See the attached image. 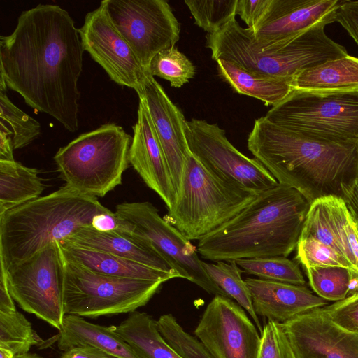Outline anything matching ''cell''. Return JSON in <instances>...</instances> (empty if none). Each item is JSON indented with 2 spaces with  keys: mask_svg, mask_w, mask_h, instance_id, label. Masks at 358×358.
<instances>
[{
  "mask_svg": "<svg viewBox=\"0 0 358 358\" xmlns=\"http://www.w3.org/2000/svg\"><path fill=\"white\" fill-rule=\"evenodd\" d=\"M83 52L78 29L66 10L38 4L23 11L14 31L0 37V91L11 89L31 108L75 132Z\"/></svg>",
  "mask_w": 358,
  "mask_h": 358,
  "instance_id": "obj_1",
  "label": "cell"
},
{
  "mask_svg": "<svg viewBox=\"0 0 358 358\" xmlns=\"http://www.w3.org/2000/svg\"><path fill=\"white\" fill-rule=\"evenodd\" d=\"M248 148L279 184L317 199H344L358 182V141H330L308 137L268 121H255Z\"/></svg>",
  "mask_w": 358,
  "mask_h": 358,
  "instance_id": "obj_2",
  "label": "cell"
},
{
  "mask_svg": "<svg viewBox=\"0 0 358 358\" xmlns=\"http://www.w3.org/2000/svg\"><path fill=\"white\" fill-rule=\"evenodd\" d=\"M309 207L297 190L278 183L199 240L197 251L214 262L287 257L296 248Z\"/></svg>",
  "mask_w": 358,
  "mask_h": 358,
  "instance_id": "obj_3",
  "label": "cell"
},
{
  "mask_svg": "<svg viewBox=\"0 0 358 358\" xmlns=\"http://www.w3.org/2000/svg\"><path fill=\"white\" fill-rule=\"evenodd\" d=\"M109 209L97 197L64 185L0 216V264L5 269L61 242L78 229L92 227L94 217Z\"/></svg>",
  "mask_w": 358,
  "mask_h": 358,
  "instance_id": "obj_4",
  "label": "cell"
},
{
  "mask_svg": "<svg viewBox=\"0 0 358 358\" xmlns=\"http://www.w3.org/2000/svg\"><path fill=\"white\" fill-rule=\"evenodd\" d=\"M324 28L313 27L280 49L262 50L252 29L234 19L219 31L207 34L206 46L215 62L224 60L261 76L292 79L304 69L348 55Z\"/></svg>",
  "mask_w": 358,
  "mask_h": 358,
  "instance_id": "obj_5",
  "label": "cell"
},
{
  "mask_svg": "<svg viewBox=\"0 0 358 358\" xmlns=\"http://www.w3.org/2000/svg\"><path fill=\"white\" fill-rule=\"evenodd\" d=\"M257 194L222 180L191 154L164 219L189 240H200L234 217Z\"/></svg>",
  "mask_w": 358,
  "mask_h": 358,
  "instance_id": "obj_6",
  "label": "cell"
},
{
  "mask_svg": "<svg viewBox=\"0 0 358 358\" xmlns=\"http://www.w3.org/2000/svg\"><path fill=\"white\" fill-rule=\"evenodd\" d=\"M131 142L132 137L114 123L81 134L55 155L59 176L83 194L103 197L122 183Z\"/></svg>",
  "mask_w": 358,
  "mask_h": 358,
  "instance_id": "obj_7",
  "label": "cell"
},
{
  "mask_svg": "<svg viewBox=\"0 0 358 358\" xmlns=\"http://www.w3.org/2000/svg\"><path fill=\"white\" fill-rule=\"evenodd\" d=\"M271 122L324 141H358V90H292L264 116Z\"/></svg>",
  "mask_w": 358,
  "mask_h": 358,
  "instance_id": "obj_8",
  "label": "cell"
},
{
  "mask_svg": "<svg viewBox=\"0 0 358 358\" xmlns=\"http://www.w3.org/2000/svg\"><path fill=\"white\" fill-rule=\"evenodd\" d=\"M162 283L99 274L64 258V313L91 318L130 313L145 306Z\"/></svg>",
  "mask_w": 358,
  "mask_h": 358,
  "instance_id": "obj_9",
  "label": "cell"
},
{
  "mask_svg": "<svg viewBox=\"0 0 358 358\" xmlns=\"http://www.w3.org/2000/svg\"><path fill=\"white\" fill-rule=\"evenodd\" d=\"M115 213L124 229L162 257L185 278L208 294L227 296L205 271L197 250L180 231L162 217L148 201L124 202L115 206Z\"/></svg>",
  "mask_w": 358,
  "mask_h": 358,
  "instance_id": "obj_10",
  "label": "cell"
},
{
  "mask_svg": "<svg viewBox=\"0 0 358 358\" xmlns=\"http://www.w3.org/2000/svg\"><path fill=\"white\" fill-rule=\"evenodd\" d=\"M64 258L53 241L32 257L6 269L10 295L25 312L60 330L64 316Z\"/></svg>",
  "mask_w": 358,
  "mask_h": 358,
  "instance_id": "obj_11",
  "label": "cell"
},
{
  "mask_svg": "<svg viewBox=\"0 0 358 358\" xmlns=\"http://www.w3.org/2000/svg\"><path fill=\"white\" fill-rule=\"evenodd\" d=\"M100 4L146 73L153 57L180 38V23L166 1L104 0Z\"/></svg>",
  "mask_w": 358,
  "mask_h": 358,
  "instance_id": "obj_12",
  "label": "cell"
},
{
  "mask_svg": "<svg viewBox=\"0 0 358 358\" xmlns=\"http://www.w3.org/2000/svg\"><path fill=\"white\" fill-rule=\"evenodd\" d=\"M186 137L192 155L222 180L256 194L278 185L257 159L238 150L217 124L192 118L187 121Z\"/></svg>",
  "mask_w": 358,
  "mask_h": 358,
  "instance_id": "obj_13",
  "label": "cell"
},
{
  "mask_svg": "<svg viewBox=\"0 0 358 358\" xmlns=\"http://www.w3.org/2000/svg\"><path fill=\"white\" fill-rule=\"evenodd\" d=\"M255 326L238 303L216 295L194 334L213 358H257L261 334Z\"/></svg>",
  "mask_w": 358,
  "mask_h": 358,
  "instance_id": "obj_14",
  "label": "cell"
},
{
  "mask_svg": "<svg viewBox=\"0 0 358 358\" xmlns=\"http://www.w3.org/2000/svg\"><path fill=\"white\" fill-rule=\"evenodd\" d=\"M78 31L84 51L113 81L134 90L140 96L148 73L101 4L86 15Z\"/></svg>",
  "mask_w": 358,
  "mask_h": 358,
  "instance_id": "obj_15",
  "label": "cell"
},
{
  "mask_svg": "<svg viewBox=\"0 0 358 358\" xmlns=\"http://www.w3.org/2000/svg\"><path fill=\"white\" fill-rule=\"evenodd\" d=\"M342 0H271L252 30L258 47L280 49L307 30L336 22Z\"/></svg>",
  "mask_w": 358,
  "mask_h": 358,
  "instance_id": "obj_16",
  "label": "cell"
},
{
  "mask_svg": "<svg viewBox=\"0 0 358 358\" xmlns=\"http://www.w3.org/2000/svg\"><path fill=\"white\" fill-rule=\"evenodd\" d=\"M296 358H358V333L333 322L322 308L282 324Z\"/></svg>",
  "mask_w": 358,
  "mask_h": 358,
  "instance_id": "obj_17",
  "label": "cell"
},
{
  "mask_svg": "<svg viewBox=\"0 0 358 358\" xmlns=\"http://www.w3.org/2000/svg\"><path fill=\"white\" fill-rule=\"evenodd\" d=\"M138 97L150 114L177 193L185 164L192 154L186 137L187 120L162 86L150 74Z\"/></svg>",
  "mask_w": 358,
  "mask_h": 358,
  "instance_id": "obj_18",
  "label": "cell"
},
{
  "mask_svg": "<svg viewBox=\"0 0 358 358\" xmlns=\"http://www.w3.org/2000/svg\"><path fill=\"white\" fill-rule=\"evenodd\" d=\"M305 237L329 246L358 271V222L343 199L327 196L310 204L299 238Z\"/></svg>",
  "mask_w": 358,
  "mask_h": 358,
  "instance_id": "obj_19",
  "label": "cell"
},
{
  "mask_svg": "<svg viewBox=\"0 0 358 358\" xmlns=\"http://www.w3.org/2000/svg\"><path fill=\"white\" fill-rule=\"evenodd\" d=\"M133 131L130 164L169 209L176 200V193L153 123L141 99H139L137 121Z\"/></svg>",
  "mask_w": 358,
  "mask_h": 358,
  "instance_id": "obj_20",
  "label": "cell"
},
{
  "mask_svg": "<svg viewBox=\"0 0 358 358\" xmlns=\"http://www.w3.org/2000/svg\"><path fill=\"white\" fill-rule=\"evenodd\" d=\"M252 306L257 315L283 324L311 310L322 308L327 301L304 285L247 278Z\"/></svg>",
  "mask_w": 358,
  "mask_h": 358,
  "instance_id": "obj_21",
  "label": "cell"
},
{
  "mask_svg": "<svg viewBox=\"0 0 358 358\" xmlns=\"http://www.w3.org/2000/svg\"><path fill=\"white\" fill-rule=\"evenodd\" d=\"M75 245L108 252L159 271L180 275L162 257L126 231H100L83 227L62 241Z\"/></svg>",
  "mask_w": 358,
  "mask_h": 358,
  "instance_id": "obj_22",
  "label": "cell"
},
{
  "mask_svg": "<svg viewBox=\"0 0 358 358\" xmlns=\"http://www.w3.org/2000/svg\"><path fill=\"white\" fill-rule=\"evenodd\" d=\"M64 257L99 274L164 282L178 275L152 268L114 255L59 242Z\"/></svg>",
  "mask_w": 358,
  "mask_h": 358,
  "instance_id": "obj_23",
  "label": "cell"
},
{
  "mask_svg": "<svg viewBox=\"0 0 358 358\" xmlns=\"http://www.w3.org/2000/svg\"><path fill=\"white\" fill-rule=\"evenodd\" d=\"M57 347L63 352L76 347H92L120 358H138L111 326L96 324L74 315H64Z\"/></svg>",
  "mask_w": 358,
  "mask_h": 358,
  "instance_id": "obj_24",
  "label": "cell"
},
{
  "mask_svg": "<svg viewBox=\"0 0 358 358\" xmlns=\"http://www.w3.org/2000/svg\"><path fill=\"white\" fill-rule=\"evenodd\" d=\"M292 87L312 92L358 90V57L348 55L304 69L292 78Z\"/></svg>",
  "mask_w": 358,
  "mask_h": 358,
  "instance_id": "obj_25",
  "label": "cell"
},
{
  "mask_svg": "<svg viewBox=\"0 0 358 358\" xmlns=\"http://www.w3.org/2000/svg\"><path fill=\"white\" fill-rule=\"evenodd\" d=\"M111 327L138 358H182L163 338L157 320L145 312H131Z\"/></svg>",
  "mask_w": 358,
  "mask_h": 358,
  "instance_id": "obj_26",
  "label": "cell"
},
{
  "mask_svg": "<svg viewBox=\"0 0 358 358\" xmlns=\"http://www.w3.org/2000/svg\"><path fill=\"white\" fill-rule=\"evenodd\" d=\"M216 62L220 78L235 92L256 98L266 106L278 104L292 91V79L261 76L224 60Z\"/></svg>",
  "mask_w": 358,
  "mask_h": 358,
  "instance_id": "obj_27",
  "label": "cell"
},
{
  "mask_svg": "<svg viewBox=\"0 0 358 358\" xmlns=\"http://www.w3.org/2000/svg\"><path fill=\"white\" fill-rule=\"evenodd\" d=\"M45 189L38 171L14 161H0V216L39 197Z\"/></svg>",
  "mask_w": 358,
  "mask_h": 358,
  "instance_id": "obj_28",
  "label": "cell"
},
{
  "mask_svg": "<svg viewBox=\"0 0 358 358\" xmlns=\"http://www.w3.org/2000/svg\"><path fill=\"white\" fill-rule=\"evenodd\" d=\"M201 264L211 280L230 299H233L249 314L261 332L262 327L255 313L249 288L241 277L242 270L236 261H217Z\"/></svg>",
  "mask_w": 358,
  "mask_h": 358,
  "instance_id": "obj_29",
  "label": "cell"
},
{
  "mask_svg": "<svg viewBox=\"0 0 358 358\" xmlns=\"http://www.w3.org/2000/svg\"><path fill=\"white\" fill-rule=\"evenodd\" d=\"M236 262L244 272L262 280L297 285L306 283L299 266L285 257L241 259Z\"/></svg>",
  "mask_w": 358,
  "mask_h": 358,
  "instance_id": "obj_30",
  "label": "cell"
},
{
  "mask_svg": "<svg viewBox=\"0 0 358 358\" xmlns=\"http://www.w3.org/2000/svg\"><path fill=\"white\" fill-rule=\"evenodd\" d=\"M306 271L309 284L318 296L327 301L335 302L347 297L354 270L343 266H327L310 267Z\"/></svg>",
  "mask_w": 358,
  "mask_h": 358,
  "instance_id": "obj_31",
  "label": "cell"
},
{
  "mask_svg": "<svg viewBox=\"0 0 358 358\" xmlns=\"http://www.w3.org/2000/svg\"><path fill=\"white\" fill-rule=\"evenodd\" d=\"M0 126L10 131L14 150L30 144L41 133L40 123L17 107L0 91Z\"/></svg>",
  "mask_w": 358,
  "mask_h": 358,
  "instance_id": "obj_32",
  "label": "cell"
},
{
  "mask_svg": "<svg viewBox=\"0 0 358 358\" xmlns=\"http://www.w3.org/2000/svg\"><path fill=\"white\" fill-rule=\"evenodd\" d=\"M40 341L23 314L17 310L0 312V348L8 349L18 355L29 352L31 346L38 345Z\"/></svg>",
  "mask_w": 358,
  "mask_h": 358,
  "instance_id": "obj_33",
  "label": "cell"
},
{
  "mask_svg": "<svg viewBox=\"0 0 358 358\" xmlns=\"http://www.w3.org/2000/svg\"><path fill=\"white\" fill-rule=\"evenodd\" d=\"M147 73L168 80L173 87H180L194 77L196 68L173 46L159 52L153 57Z\"/></svg>",
  "mask_w": 358,
  "mask_h": 358,
  "instance_id": "obj_34",
  "label": "cell"
},
{
  "mask_svg": "<svg viewBox=\"0 0 358 358\" xmlns=\"http://www.w3.org/2000/svg\"><path fill=\"white\" fill-rule=\"evenodd\" d=\"M198 27L213 34L236 19L238 0H186Z\"/></svg>",
  "mask_w": 358,
  "mask_h": 358,
  "instance_id": "obj_35",
  "label": "cell"
},
{
  "mask_svg": "<svg viewBox=\"0 0 358 358\" xmlns=\"http://www.w3.org/2000/svg\"><path fill=\"white\" fill-rule=\"evenodd\" d=\"M157 323L163 338L182 358H213L195 336L184 330L173 315H161Z\"/></svg>",
  "mask_w": 358,
  "mask_h": 358,
  "instance_id": "obj_36",
  "label": "cell"
},
{
  "mask_svg": "<svg viewBox=\"0 0 358 358\" xmlns=\"http://www.w3.org/2000/svg\"><path fill=\"white\" fill-rule=\"evenodd\" d=\"M296 248V258L305 269L315 266H338L355 271L343 257L314 238H299Z\"/></svg>",
  "mask_w": 358,
  "mask_h": 358,
  "instance_id": "obj_37",
  "label": "cell"
},
{
  "mask_svg": "<svg viewBox=\"0 0 358 358\" xmlns=\"http://www.w3.org/2000/svg\"><path fill=\"white\" fill-rule=\"evenodd\" d=\"M257 358H296L282 324L268 320L264 324Z\"/></svg>",
  "mask_w": 358,
  "mask_h": 358,
  "instance_id": "obj_38",
  "label": "cell"
},
{
  "mask_svg": "<svg viewBox=\"0 0 358 358\" xmlns=\"http://www.w3.org/2000/svg\"><path fill=\"white\" fill-rule=\"evenodd\" d=\"M322 309L338 326L358 333V294L327 305Z\"/></svg>",
  "mask_w": 358,
  "mask_h": 358,
  "instance_id": "obj_39",
  "label": "cell"
},
{
  "mask_svg": "<svg viewBox=\"0 0 358 358\" xmlns=\"http://www.w3.org/2000/svg\"><path fill=\"white\" fill-rule=\"evenodd\" d=\"M271 0H238L236 15L254 30L266 12Z\"/></svg>",
  "mask_w": 358,
  "mask_h": 358,
  "instance_id": "obj_40",
  "label": "cell"
},
{
  "mask_svg": "<svg viewBox=\"0 0 358 358\" xmlns=\"http://www.w3.org/2000/svg\"><path fill=\"white\" fill-rule=\"evenodd\" d=\"M358 45V1L342 0L336 20Z\"/></svg>",
  "mask_w": 358,
  "mask_h": 358,
  "instance_id": "obj_41",
  "label": "cell"
},
{
  "mask_svg": "<svg viewBox=\"0 0 358 358\" xmlns=\"http://www.w3.org/2000/svg\"><path fill=\"white\" fill-rule=\"evenodd\" d=\"M60 358H120L92 347H76L64 351Z\"/></svg>",
  "mask_w": 358,
  "mask_h": 358,
  "instance_id": "obj_42",
  "label": "cell"
},
{
  "mask_svg": "<svg viewBox=\"0 0 358 358\" xmlns=\"http://www.w3.org/2000/svg\"><path fill=\"white\" fill-rule=\"evenodd\" d=\"M92 227L100 231H113L120 229V220L115 212L108 210L96 215L92 221Z\"/></svg>",
  "mask_w": 358,
  "mask_h": 358,
  "instance_id": "obj_43",
  "label": "cell"
},
{
  "mask_svg": "<svg viewBox=\"0 0 358 358\" xmlns=\"http://www.w3.org/2000/svg\"><path fill=\"white\" fill-rule=\"evenodd\" d=\"M0 265V312H15L17 309L8 286L6 269L3 264Z\"/></svg>",
  "mask_w": 358,
  "mask_h": 358,
  "instance_id": "obj_44",
  "label": "cell"
},
{
  "mask_svg": "<svg viewBox=\"0 0 358 358\" xmlns=\"http://www.w3.org/2000/svg\"><path fill=\"white\" fill-rule=\"evenodd\" d=\"M11 134L0 129V161H14Z\"/></svg>",
  "mask_w": 358,
  "mask_h": 358,
  "instance_id": "obj_45",
  "label": "cell"
},
{
  "mask_svg": "<svg viewBox=\"0 0 358 358\" xmlns=\"http://www.w3.org/2000/svg\"><path fill=\"white\" fill-rule=\"evenodd\" d=\"M343 200L351 214L358 222V182Z\"/></svg>",
  "mask_w": 358,
  "mask_h": 358,
  "instance_id": "obj_46",
  "label": "cell"
},
{
  "mask_svg": "<svg viewBox=\"0 0 358 358\" xmlns=\"http://www.w3.org/2000/svg\"><path fill=\"white\" fill-rule=\"evenodd\" d=\"M15 356L10 350L0 348V358H15Z\"/></svg>",
  "mask_w": 358,
  "mask_h": 358,
  "instance_id": "obj_47",
  "label": "cell"
},
{
  "mask_svg": "<svg viewBox=\"0 0 358 358\" xmlns=\"http://www.w3.org/2000/svg\"><path fill=\"white\" fill-rule=\"evenodd\" d=\"M15 358H43V357L36 354V353L27 352L24 354L15 355Z\"/></svg>",
  "mask_w": 358,
  "mask_h": 358,
  "instance_id": "obj_48",
  "label": "cell"
}]
</instances>
